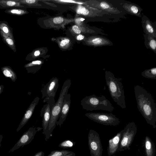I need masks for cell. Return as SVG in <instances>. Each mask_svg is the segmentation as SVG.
I'll return each instance as SVG.
<instances>
[{
  "label": "cell",
  "instance_id": "cell-1",
  "mask_svg": "<svg viewBox=\"0 0 156 156\" xmlns=\"http://www.w3.org/2000/svg\"><path fill=\"white\" fill-rule=\"evenodd\" d=\"M134 92L139 111L147 122L156 127V104L151 94L142 87H134Z\"/></svg>",
  "mask_w": 156,
  "mask_h": 156
},
{
  "label": "cell",
  "instance_id": "cell-2",
  "mask_svg": "<svg viewBox=\"0 0 156 156\" xmlns=\"http://www.w3.org/2000/svg\"><path fill=\"white\" fill-rule=\"evenodd\" d=\"M105 79L110 95L114 101L123 109L126 108V105L122 79L115 77L111 72H105Z\"/></svg>",
  "mask_w": 156,
  "mask_h": 156
},
{
  "label": "cell",
  "instance_id": "cell-3",
  "mask_svg": "<svg viewBox=\"0 0 156 156\" xmlns=\"http://www.w3.org/2000/svg\"><path fill=\"white\" fill-rule=\"evenodd\" d=\"M71 84V82L70 79H67L64 81L59 98L52 107L49 122L45 135V139L46 141H47L52 136V132L55 128L59 119L65 93L66 91L69 90Z\"/></svg>",
  "mask_w": 156,
  "mask_h": 156
},
{
  "label": "cell",
  "instance_id": "cell-4",
  "mask_svg": "<svg viewBox=\"0 0 156 156\" xmlns=\"http://www.w3.org/2000/svg\"><path fill=\"white\" fill-rule=\"evenodd\" d=\"M81 105L83 108L87 111L102 110L112 112L115 109L110 101L103 95L86 96L81 100Z\"/></svg>",
  "mask_w": 156,
  "mask_h": 156
},
{
  "label": "cell",
  "instance_id": "cell-5",
  "mask_svg": "<svg viewBox=\"0 0 156 156\" xmlns=\"http://www.w3.org/2000/svg\"><path fill=\"white\" fill-rule=\"evenodd\" d=\"M137 128L133 122L128 123L122 129L121 139L117 151H123L130 150L136 133Z\"/></svg>",
  "mask_w": 156,
  "mask_h": 156
},
{
  "label": "cell",
  "instance_id": "cell-6",
  "mask_svg": "<svg viewBox=\"0 0 156 156\" xmlns=\"http://www.w3.org/2000/svg\"><path fill=\"white\" fill-rule=\"evenodd\" d=\"M85 115L90 120L104 125L114 126L120 123V119L112 113L89 112Z\"/></svg>",
  "mask_w": 156,
  "mask_h": 156
},
{
  "label": "cell",
  "instance_id": "cell-7",
  "mask_svg": "<svg viewBox=\"0 0 156 156\" xmlns=\"http://www.w3.org/2000/svg\"><path fill=\"white\" fill-rule=\"evenodd\" d=\"M88 144L91 156H102L103 148L99 134L90 129L88 136Z\"/></svg>",
  "mask_w": 156,
  "mask_h": 156
},
{
  "label": "cell",
  "instance_id": "cell-8",
  "mask_svg": "<svg viewBox=\"0 0 156 156\" xmlns=\"http://www.w3.org/2000/svg\"><path fill=\"white\" fill-rule=\"evenodd\" d=\"M43 129L42 128L30 127L22 135L19 140L13 147L9 151V152H12L29 144L34 139L35 135L37 132Z\"/></svg>",
  "mask_w": 156,
  "mask_h": 156
},
{
  "label": "cell",
  "instance_id": "cell-9",
  "mask_svg": "<svg viewBox=\"0 0 156 156\" xmlns=\"http://www.w3.org/2000/svg\"><path fill=\"white\" fill-rule=\"evenodd\" d=\"M58 79L56 77L51 78L48 82L43 87L41 92L43 102H46L50 97L55 98L58 87Z\"/></svg>",
  "mask_w": 156,
  "mask_h": 156
},
{
  "label": "cell",
  "instance_id": "cell-10",
  "mask_svg": "<svg viewBox=\"0 0 156 156\" xmlns=\"http://www.w3.org/2000/svg\"><path fill=\"white\" fill-rule=\"evenodd\" d=\"M55 98L50 97L44 105L40 111V116L42 118L43 133L45 135L49 122L51 112L53 106L55 104Z\"/></svg>",
  "mask_w": 156,
  "mask_h": 156
},
{
  "label": "cell",
  "instance_id": "cell-11",
  "mask_svg": "<svg viewBox=\"0 0 156 156\" xmlns=\"http://www.w3.org/2000/svg\"><path fill=\"white\" fill-rule=\"evenodd\" d=\"M68 90L66 92L63 98L59 119L56 125L61 126L66 120L69 113L71 104L70 94H68Z\"/></svg>",
  "mask_w": 156,
  "mask_h": 156
},
{
  "label": "cell",
  "instance_id": "cell-12",
  "mask_svg": "<svg viewBox=\"0 0 156 156\" xmlns=\"http://www.w3.org/2000/svg\"><path fill=\"white\" fill-rule=\"evenodd\" d=\"M40 98L37 97L32 102L26 111L16 131L18 132L27 123L30 118L34 111L35 108L38 104Z\"/></svg>",
  "mask_w": 156,
  "mask_h": 156
},
{
  "label": "cell",
  "instance_id": "cell-13",
  "mask_svg": "<svg viewBox=\"0 0 156 156\" xmlns=\"http://www.w3.org/2000/svg\"><path fill=\"white\" fill-rule=\"evenodd\" d=\"M85 3L86 5L92 8L102 10L108 12L117 13L118 10L108 2L105 1L95 0L86 1Z\"/></svg>",
  "mask_w": 156,
  "mask_h": 156
},
{
  "label": "cell",
  "instance_id": "cell-14",
  "mask_svg": "<svg viewBox=\"0 0 156 156\" xmlns=\"http://www.w3.org/2000/svg\"><path fill=\"white\" fill-rule=\"evenodd\" d=\"M122 130L118 133L113 138L108 141L107 148L108 156H111L117 151L121 139Z\"/></svg>",
  "mask_w": 156,
  "mask_h": 156
},
{
  "label": "cell",
  "instance_id": "cell-15",
  "mask_svg": "<svg viewBox=\"0 0 156 156\" xmlns=\"http://www.w3.org/2000/svg\"><path fill=\"white\" fill-rule=\"evenodd\" d=\"M94 9H95L87 5L83 6L79 4L77 7L76 12L77 14L86 17H93L97 16L94 12Z\"/></svg>",
  "mask_w": 156,
  "mask_h": 156
},
{
  "label": "cell",
  "instance_id": "cell-16",
  "mask_svg": "<svg viewBox=\"0 0 156 156\" xmlns=\"http://www.w3.org/2000/svg\"><path fill=\"white\" fill-rule=\"evenodd\" d=\"M89 45L96 46H101L109 45L111 42L101 37L94 36L90 37L86 41Z\"/></svg>",
  "mask_w": 156,
  "mask_h": 156
},
{
  "label": "cell",
  "instance_id": "cell-17",
  "mask_svg": "<svg viewBox=\"0 0 156 156\" xmlns=\"http://www.w3.org/2000/svg\"><path fill=\"white\" fill-rule=\"evenodd\" d=\"M144 145L146 156H155V149L154 142L148 136H145Z\"/></svg>",
  "mask_w": 156,
  "mask_h": 156
},
{
  "label": "cell",
  "instance_id": "cell-18",
  "mask_svg": "<svg viewBox=\"0 0 156 156\" xmlns=\"http://www.w3.org/2000/svg\"><path fill=\"white\" fill-rule=\"evenodd\" d=\"M2 72L4 76L10 78L13 82H15L17 78L16 73L8 66H4L1 68Z\"/></svg>",
  "mask_w": 156,
  "mask_h": 156
},
{
  "label": "cell",
  "instance_id": "cell-19",
  "mask_svg": "<svg viewBox=\"0 0 156 156\" xmlns=\"http://www.w3.org/2000/svg\"><path fill=\"white\" fill-rule=\"evenodd\" d=\"M73 151L63 150L52 151L47 156H75Z\"/></svg>",
  "mask_w": 156,
  "mask_h": 156
},
{
  "label": "cell",
  "instance_id": "cell-20",
  "mask_svg": "<svg viewBox=\"0 0 156 156\" xmlns=\"http://www.w3.org/2000/svg\"><path fill=\"white\" fill-rule=\"evenodd\" d=\"M0 5L3 7H24L16 0H0Z\"/></svg>",
  "mask_w": 156,
  "mask_h": 156
},
{
  "label": "cell",
  "instance_id": "cell-21",
  "mask_svg": "<svg viewBox=\"0 0 156 156\" xmlns=\"http://www.w3.org/2000/svg\"><path fill=\"white\" fill-rule=\"evenodd\" d=\"M141 75L147 78L156 80V68L146 70L141 73Z\"/></svg>",
  "mask_w": 156,
  "mask_h": 156
},
{
  "label": "cell",
  "instance_id": "cell-22",
  "mask_svg": "<svg viewBox=\"0 0 156 156\" xmlns=\"http://www.w3.org/2000/svg\"><path fill=\"white\" fill-rule=\"evenodd\" d=\"M125 9L131 14L138 16L140 12H139V8L136 6L133 5H125Z\"/></svg>",
  "mask_w": 156,
  "mask_h": 156
},
{
  "label": "cell",
  "instance_id": "cell-23",
  "mask_svg": "<svg viewBox=\"0 0 156 156\" xmlns=\"http://www.w3.org/2000/svg\"><path fill=\"white\" fill-rule=\"evenodd\" d=\"M74 144V142L73 141L69 140H66L59 144L58 147L63 148H70L73 147Z\"/></svg>",
  "mask_w": 156,
  "mask_h": 156
},
{
  "label": "cell",
  "instance_id": "cell-24",
  "mask_svg": "<svg viewBox=\"0 0 156 156\" xmlns=\"http://www.w3.org/2000/svg\"><path fill=\"white\" fill-rule=\"evenodd\" d=\"M16 1L21 4H25L30 6L37 5V3L38 2L35 0H16Z\"/></svg>",
  "mask_w": 156,
  "mask_h": 156
},
{
  "label": "cell",
  "instance_id": "cell-25",
  "mask_svg": "<svg viewBox=\"0 0 156 156\" xmlns=\"http://www.w3.org/2000/svg\"><path fill=\"white\" fill-rule=\"evenodd\" d=\"M145 28L146 31L149 34H152L153 36H155V32L152 25L148 20H147L145 25Z\"/></svg>",
  "mask_w": 156,
  "mask_h": 156
},
{
  "label": "cell",
  "instance_id": "cell-26",
  "mask_svg": "<svg viewBox=\"0 0 156 156\" xmlns=\"http://www.w3.org/2000/svg\"><path fill=\"white\" fill-rule=\"evenodd\" d=\"M7 12L13 14L22 15L27 13V12L22 9H14L8 10Z\"/></svg>",
  "mask_w": 156,
  "mask_h": 156
},
{
  "label": "cell",
  "instance_id": "cell-27",
  "mask_svg": "<svg viewBox=\"0 0 156 156\" xmlns=\"http://www.w3.org/2000/svg\"><path fill=\"white\" fill-rule=\"evenodd\" d=\"M72 31L75 34H80L82 32H86V31L83 30V29L81 28V27H79L76 25H74L72 27Z\"/></svg>",
  "mask_w": 156,
  "mask_h": 156
},
{
  "label": "cell",
  "instance_id": "cell-28",
  "mask_svg": "<svg viewBox=\"0 0 156 156\" xmlns=\"http://www.w3.org/2000/svg\"><path fill=\"white\" fill-rule=\"evenodd\" d=\"M64 20V19L61 17H58L54 18L53 22L56 24H59L62 23Z\"/></svg>",
  "mask_w": 156,
  "mask_h": 156
},
{
  "label": "cell",
  "instance_id": "cell-29",
  "mask_svg": "<svg viewBox=\"0 0 156 156\" xmlns=\"http://www.w3.org/2000/svg\"><path fill=\"white\" fill-rule=\"evenodd\" d=\"M3 36L4 39L5 40L6 42L9 45L11 46L14 45V42L13 40L11 38L7 37V36L3 33Z\"/></svg>",
  "mask_w": 156,
  "mask_h": 156
},
{
  "label": "cell",
  "instance_id": "cell-30",
  "mask_svg": "<svg viewBox=\"0 0 156 156\" xmlns=\"http://www.w3.org/2000/svg\"><path fill=\"white\" fill-rule=\"evenodd\" d=\"M70 41V40L68 38L63 39L59 43L60 46L62 47H64L68 45Z\"/></svg>",
  "mask_w": 156,
  "mask_h": 156
},
{
  "label": "cell",
  "instance_id": "cell-31",
  "mask_svg": "<svg viewBox=\"0 0 156 156\" xmlns=\"http://www.w3.org/2000/svg\"><path fill=\"white\" fill-rule=\"evenodd\" d=\"M85 20V19L81 17H78L76 18L75 21L77 25H76L79 27H81L83 23V22Z\"/></svg>",
  "mask_w": 156,
  "mask_h": 156
},
{
  "label": "cell",
  "instance_id": "cell-32",
  "mask_svg": "<svg viewBox=\"0 0 156 156\" xmlns=\"http://www.w3.org/2000/svg\"><path fill=\"white\" fill-rule=\"evenodd\" d=\"M149 45L151 48L153 50L155 51L156 41L154 39H151L149 42Z\"/></svg>",
  "mask_w": 156,
  "mask_h": 156
},
{
  "label": "cell",
  "instance_id": "cell-33",
  "mask_svg": "<svg viewBox=\"0 0 156 156\" xmlns=\"http://www.w3.org/2000/svg\"><path fill=\"white\" fill-rule=\"evenodd\" d=\"M58 1L65 2H68V3H77L79 4H82L83 3H82V2H75L74 1H71V0H58Z\"/></svg>",
  "mask_w": 156,
  "mask_h": 156
},
{
  "label": "cell",
  "instance_id": "cell-34",
  "mask_svg": "<svg viewBox=\"0 0 156 156\" xmlns=\"http://www.w3.org/2000/svg\"><path fill=\"white\" fill-rule=\"evenodd\" d=\"M84 38V36L81 34H79L76 37V39L78 41L83 40Z\"/></svg>",
  "mask_w": 156,
  "mask_h": 156
},
{
  "label": "cell",
  "instance_id": "cell-35",
  "mask_svg": "<svg viewBox=\"0 0 156 156\" xmlns=\"http://www.w3.org/2000/svg\"><path fill=\"white\" fill-rule=\"evenodd\" d=\"M44 153L43 151H40L36 153L34 156H44Z\"/></svg>",
  "mask_w": 156,
  "mask_h": 156
},
{
  "label": "cell",
  "instance_id": "cell-36",
  "mask_svg": "<svg viewBox=\"0 0 156 156\" xmlns=\"http://www.w3.org/2000/svg\"><path fill=\"white\" fill-rule=\"evenodd\" d=\"M2 30L3 32L6 34H8L9 32V30L8 28L5 26H3L2 28Z\"/></svg>",
  "mask_w": 156,
  "mask_h": 156
},
{
  "label": "cell",
  "instance_id": "cell-37",
  "mask_svg": "<svg viewBox=\"0 0 156 156\" xmlns=\"http://www.w3.org/2000/svg\"><path fill=\"white\" fill-rule=\"evenodd\" d=\"M40 52L39 51L37 50L35 51L34 53V55L35 56H37L39 55Z\"/></svg>",
  "mask_w": 156,
  "mask_h": 156
},
{
  "label": "cell",
  "instance_id": "cell-38",
  "mask_svg": "<svg viewBox=\"0 0 156 156\" xmlns=\"http://www.w3.org/2000/svg\"><path fill=\"white\" fill-rule=\"evenodd\" d=\"M4 87L2 85H0V94L3 92Z\"/></svg>",
  "mask_w": 156,
  "mask_h": 156
},
{
  "label": "cell",
  "instance_id": "cell-39",
  "mask_svg": "<svg viewBox=\"0 0 156 156\" xmlns=\"http://www.w3.org/2000/svg\"><path fill=\"white\" fill-rule=\"evenodd\" d=\"M3 137V136L2 135H0V147L1 145V142L2 141Z\"/></svg>",
  "mask_w": 156,
  "mask_h": 156
}]
</instances>
